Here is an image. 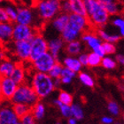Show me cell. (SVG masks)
<instances>
[{"label": "cell", "mask_w": 124, "mask_h": 124, "mask_svg": "<svg viewBox=\"0 0 124 124\" xmlns=\"http://www.w3.org/2000/svg\"><path fill=\"white\" fill-rule=\"evenodd\" d=\"M63 68H64V66L62 63H60L59 61L56 62V64L52 67V68L50 70V72L48 73L51 77H52L53 79H57V78L61 77V74L62 71H63Z\"/></svg>", "instance_id": "cell-31"}, {"label": "cell", "mask_w": 124, "mask_h": 124, "mask_svg": "<svg viewBox=\"0 0 124 124\" xmlns=\"http://www.w3.org/2000/svg\"><path fill=\"white\" fill-rule=\"evenodd\" d=\"M114 124H122V122H116Z\"/></svg>", "instance_id": "cell-47"}, {"label": "cell", "mask_w": 124, "mask_h": 124, "mask_svg": "<svg viewBox=\"0 0 124 124\" xmlns=\"http://www.w3.org/2000/svg\"><path fill=\"white\" fill-rule=\"evenodd\" d=\"M4 9L5 10V12L7 13L9 18H10V21L13 23H15L16 20H17V15H18V8L14 6L12 4H6L4 6Z\"/></svg>", "instance_id": "cell-29"}, {"label": "cell", "mask_w": 124, "mask_h": 124, "mask_svg": "<svg viewBox=\"0 0 124 124\" xmlns=\"http://www.w3.org/2000/svg\"><path fill=\"white\" fill-rule=\"evenodd\" d=\"M71 111H72V116L75 117L76 120L81 121L83 119L84 113H83V108L78 104H72L71 105Z\"/></svg>", "instance_id": "cell-33"}, {"label": "cell", "mask_w": 124, "mask_h": 124, "mask_svg": "<svg viewBox=\"0 0 124 124\" xmlns=\"http://www.w3.org/2000/svg\"><path fill=\"white\" fill-rule=\"evenodd\" d=\"M99 2H101V3H103L104 5L105 4H107V3H109V2H112V1H114V0H98Z\"/></svg>", "instance_id": "cell-46"}, {"label": "cell", "mask_w": 124, "mask_h": 124, "mask_svg": "<svg viewBox=\"0 0 124 124\" xmlns=\"http://www.w3.org/2000/svg\"><path fill=\"white\" fill-rule=\"evenodd\" d=\"M9 46L11 52H13L16 58H18L20 61L25 62L29 61L31 53V43L30 41H13L10 42Z\"/></svg>", "instance_id": "cell-7"}, {"label": "cell", "mask_w": 124, "mask_h": 124, "mask_svg": "<svg viewBox=\"0 0 124 124\" xmlns=\"http://www.w3.org/2000/svg\"><path fill=\"white\" fill-rule=\"evenodd\" d=\"M81 40L89 47V49L91 50V52L98 53L102 58L106 56L103 48V40L99 37L97 32L91 31L90 29L84 31L81 36Z\"/></svg>", "instance_id": "cell-6"}, {"label": "cell", "mask_w": 124, "mask_h": 124, "mask_svg": "<svg viewBox=\"0 0 124 124\" xmlns=\"http://www.w3.org/2000/svg\"><path fill=\"white\" fill-rule=\"evenodd\" d=\"M10 77L12 78L18 85L22 84V83H25L27 76H26V70H25L24 66H22V64H21V63L16 64L15 68H14L13 74L11 75Z\"/></svg>", "instance_id": "cell-20"}, {"label": "cell", "mask_w": 124, "mask_h": 124, "mask_svg": "<svg viewBox=\"0 0 124 124\" xmlns=\"http://www.w3.org/2000/svg\"><path fill=\"white\" fill-rule=\"evenodd\" d=\"M110 21L114 28L118 29L120 36H122V38H124V16H122V14L112 16Z\"/></svg>", "instance_id": "cell-23"}, {"label": "cell", "mask_w": 124, "mask_h": 124, "mask_svg": "<svg viewBox=\"0 0 124 124\" xmlns=\"http://www.w3.org/2000/svg\"><path fill=\"white\" fill-rule=\"evenodd\" d=\"M60 11L62 13H72V6H71V3L68 0H62L60 3Z\"/></svg>", "instance_id": "cell-39"}, {"label": "cell", "mask_w": 124, "mask_h": 124, "mask_svg": "<svg viewBox=\"0 0 124 124\" xmlns=\"http://www.w3.org/2000/svg\"><path fill=\"white\" fill-rule=\"evenodd\" d=\"M122 84H123V86H124V77L122 78Z\"/></svg>", "instance_id": "cell-48"}, {"label": "cell", "mask_w": 124, "mask_h": 124, "mask_svg": "<svg viewBox=\"0 0 124 124\" xmlns=\"http://www.w3.org/2000/svg\"><path fill=\"white\" fill-rule=\"evenodd\" d=\"M13 22H1L0 23V41L4 44H7L13 41Z\"/></svg>", "instance_id": "cell-16"}, {"label": "cell", "mask_w": 124, "mask_h": 124, "mask_svg": "<svg viewBox=\"0 0 124 124\" xmlns=\"http://www.w3.org/2000/svg\"><path fill=\"white\" fill-rule=\"evenodd\" d=\"M16 64L8 59H4L0 65V75L1 76H11L13 70L15 68Z\"/></svg>", "instance_id": "cell-22"}, {"label": "cell", "mask_w": 124, "mask_h": 124, "mask_svg": "<svg viewBox=\"0 0 124 124\" xmlns=\"http://www.w3.org/2000/svg\"><path fill=\"white\" fill-rule=\"evenodd\" d=\"M20 121L23 124H36V118L33 115V114L29 112L27 114H25L24 116L20 118Z\"/></svg>", "instance_id": "cell-38"}, {"label": "cell", "mask_w": 124, "mask_h": 124, "mask_svg": "<svg viewBox=\"0 0 124 124\" xmlns=\"http://www.w3.org/2000/svg\"><path fill=\"white\" fill-rule=\"evenodd\" d=\"M122 119H123V122H124V114H122Z\"/></svg>", "instance_id": "cell-50"}, {"label": "cell", "mask_w": 124, "mask_h": 124, "mask_svg": "<svg viewBox=\"0 0 124 124\" xmlns=\"http://www.w3.org/2000/svg\"><path fill=\"white\" fill-rule=\"evenodd\" d=\"M57 1H60V2H61V1H62V0H57Z\"/></svg>", "instance_id": "cell-51"}, {"label": "cell", "mask_w": 124, "mask_h": 124, "mask_svg": "<svg viewBox=\"0 0 124 124\" xmlns=\"http://www.w3.org/2000/svg\"><path fill=\"white\" fill-rule=\"evenodd\" d=\"M101 66L106 68V69L111 70L114 69L117 66V61L116 60L113 59L110 56H105V57L102 58V62H101Z\"/></svg>", "instance_id": "cell-32"}, {"label": "cell", "mask_w": 124, "mask_h": 124, "mask_svg": "<svg viewBox=\"0 0 124 124\" xmlns=\"http://www.w3.org/2000/svg\"><path fill=\"white\" fill-rule=\"evenodd\" d=\"M117 63H119L120 65L124 66V55L122 54H118L116 55V58H115Z\"/></svg>", "instance_id": "cell-43"}, {"label": "cell", "mask_w": 124, "mask_h": 124, "mask_svg": "<svg viewBox=\"0 0 124 124\" xmlns=\"http://www.w3.org/2000/svg\"><path fill=\"white\" fill-rule=\"evenodd\" d=\"M102 62V57L98 53L94 52H91L89 53L88 58V66L91 67H97L98 66H101Z\"/></svg>", "instance_id": "cell-30"}, {"label": "cell", "mask_w": 124, "mask_h": 124, "mask_svg": "<svg viewBox=\"0 0 124 124\" xmlns=\"http://www.w3.org/2000/svg\"><path fill=\"white\" fill-rule=\"evenodd\" d=\"M65 44H66V43L61 38L60 36L50 39L48 41V52L53 57L59 60V56H60V52L62 50L65 49Z\"/></svg>", "instance_id": "cell-15"}, {"label": "cell", "mask_w": 124, "mask_h": 124, "mask_svg": "<svg viewBox=\"0 0 124 124\" xmlns=\"http://www.w3.org/2000/svg\"><path fill=\"white\" fill-rule=\"evenodd\" d=\"M68 22H69V14L60 12L57 16H55L50 21V25L57 33L60 35L62 31L65 29V28L67 27Z\"/></svg>", "instance_id": "cell-14"}, {"label": "cell", "mask_w": 124, "mask_h": 124, "mask_svg": "<svg viewBox=\"0 0 124 124\" xmlns=\"http://www.w3.org/2000/svg\"><path fill=\"white\" fill-rule=\"evenodd\" d=\"M62 64L64 67L73 70L75 73H80L81 70H82V67H83V65L80 62L78 57L76 58L75 56H70V55L63 59Z\"/></svg>", "instance_id": "cell-19"}, {"label": "cell", "mask_w": 124, "mask_h": 124, "mask_svg": "<svg viewBox=\"0 0 124 124\" xmlns=\"http://www.w3.org/2000/svg\"><path fill=\"white\" fill-rule=\"evenodd\" d=\"M8 21H10V18L4 7H1L0 8V22H8Z\"/></svg>", "instance_id": "cell-41"}, {"label": "cell", "mask_w": 124, "mask_h": 124, "mask_svg": "<svg viewBox=\"0 0 124 124\" xmlns=\"http://www.w3.org/2000/svg\"><path fill=\"white\" fill-rule=\"evenodd\" d=\"M54 84H55V88L58 89L60 85L62 84L61 79L60 78H57V79H54Z\"/></svg>", "instance_id": "cell-45"}, {"label": "cell", "mask_w": 124, "mask_h": 124, "mask_svg": "<svg viewBox=\"0 0 124 124\" xmlns=\"http://www.w3.org/2000/svg\"><path fill=\"white\" fill-rule=\"evenodd\" d=\"M58 98L62 104H65V105L71 106L73 104V96L67 91H60L59 92V95H58Z\"/></svg>", "instance_id": "cell-34"}, {"label": "cell", "mask_w": 124, "mask_h": 124, "mask_svg": "<svg viewBox=\"0 0 124 124\" xmlns=\"http://www.w3.org/2000/svg\"><path fill=\"white\" fill-rule=\"evenodd\" d=\"M57 124H60V123H57Z\"/></svg>", "instance_id": "cell-52"}, {"label": "cell", "mask_w": 124, "mask_h": 124, "mask_svg": "<svg viewBox=\"0 0 124 124\" xmlns=\"http://www.w3.org/2000/svg\"><path fill=\"white\" fill-rule=\"evenodd\" d=\"M105 7L108 12L110 16H115L122 14L124 11V1L122 0H114L112 2L105 4Z\"/></svg>", "instance_id": "cell-18"}, {"label": "cell", "mask_w": 124, "mask_h": 124, "mask_svg": "<svg viewBox=\"0 0 124 124\" xmlns=\"http://www.w3.org/2000/svg\"><path fill=\"white\" fill-rule=\"evenodd\" d=\"M78 78H79V81L83 83V85L86 86V87H89V88H92L95 85V82H94V79L92 78L90 74L86 72H82L78 73Z\"/></svg>", "instance_id": "cell-27"}, {"label": "cell", "mask_w": 124, "mask_h": 124, "mask_svg": "<svg viewBox=\"0 0 124 124\" xmlns=\"http://www.w3.org/2000/svg\"><path fill=\"white\" fill-rule=\"evenodd\" d=\"M17 124H23V123H22V122H21V121H20V122H18V123H17Z\"/></svg>", "instance_id": "cell-49"}, {"label": "cell", "mask_w": 124, "mask_h": 124, "mask_svg": "<svg viewBox=\"0 0 124 124\" xmlns=\"http://www.w3.org/2000/svg\"><path fill=\"white\" fill-rule=\"evenodd\" d=\"M12 106H13V111L15 112V114H17L19 118H21L25 114L31 112L30 106L24 105V104H12Z\"/></svg>", "instance_id": "cell-28"}, {"label": "cell", "mask_w": 124, "mask_h": 124, "mask_svg": "<svg viewBox=\"0 0 124 124\" xmlns=\"http://www.w3.org/2000/svg\"><path fill=\"white\" fill-rule=\"evenodd\" d=\"M83 3L91 28L93 29L105 28L111 18L105 5L98 0H83Z\"/></svg>", "instance_id": "cell-2"}, {"label": "cell", "mask_w": 124, "mask_h": 124, "mask_svg": "<svg viewBox=\"0 0 124 124\" xmlns=\"http://www.w3.org/2000/svg\"><path fill=\"white\" fill-rule=\"evenodd\" d=\"M78 120H76L75 117H69V118H67V124H77Z\"/></svg>", "instance_id": "cell-44"}, {"label": "cell", "mask_w": 124, "mask_h": 124, "mask_svg": "<svg viewBox=\"0 0 124 124\" xmlns=\"http://www.w3.org/2000/svg\"><path fill=\"white\" fill-rule=\"evenodd\" d=\"M103 48L106 55L114 54L116 52V47H115L114 44L110 43V42H103Z\"/></svg>", "instance_id": "cell-37"}, {"label": "cell", "mask_w": 124, "mask_h": 124, "mask_svg": "<svg viewBox=\"0 0 124 124\" xmlns=\"http://www.w3.org/2000/svg\"><path fill=\"white\" fill-rule=\"evenodd\" d=\"M90 29L92 28L88 16L71 13L69 14V22L61 32L60 36L67 44L79 39L84 31Z\"/></svg>", "instance_id": "cell-1"}, {"label": "cell", "mask_w": 124, "mask_h": 124, "mask_svg": "<svg viewBox=\"0 0 124 124\" xmlns=\"http://www.w3.org/2000/svg\"><path fill=\"white\" fill-rule=\"evenodd\" d=\"M58 60L54 58L49 52L43 54L36 60L31 62V66L34 71L41 73H49L52 67L56 64Z\"/></svg>", "instance_id": "cell-9"}, {"label": "cell", "mask_w": 124, "mask_h": 124, "mask_svg": "<svg viewBox=\"0 0 124 124\" xmlns=\"http://www.w3.org/2000/svg\"><path fill=\"white\" fill-rule=\"evenodd\" d=\"M18 84L10 76H1L0 79V95L4 102H10L18 88Z\"/></svg>", "instance_id": "cell-11"}, {"label": "cell", "mask_w": 124, "mask_h": 124, "mask_svg": "<svg viewBox=\"0 0 124 124\" xmlns=\"http://www.w3.org/2000/svg\"><path fill=\"white\" fill-rule=\"evenodd\" d=\"M31 53L29 62L34 61L37 58L48 52V41L42 34L38 33L31 39Z\"/></svg>", "instance_id": "cell-8"}, {"label": "cell", "mask_w": 124, "mask_h": 124, "mask_svg": "<svg viewBox=\"0 0 124 124\" xmlns=\"http://www.w3.org/2000/svg\"><path fill=\"white\" fill-rule=\"evenodd\" d=\"M30 85L38 95L40 99L47 98L56 89L54 79L51 77V75L48 73L36 72V71L32 75Z\"/></svg>", "instance_id": "cell-3"}, {"label": "cell", "mask_w": 124, "mask_h": 124, "mask_svg": "<svg viewBox=\"0 0 124 124\" xmlns=\"http://www.w3.org/2000/svg\"><path fill=\"white\" fill-rule=\"evenodd\" d=\"M95 30L98 33V36H99V37L103 40V42H110V43H113V44H116L117 42L122 38V36H120V34L109 33L106 30H105L104 28L97 29Z\"/></svg>", "instance_id": "cell-21"}, {"label": "cell", "mask_w": 124, "mask_h": 124, "mask_svg": "<svg viewBox=\"0 0 124 124\" xmlns=\"http://www.w3.org/2000/svg\"><path fill=\"white\" fill-rule=\"evenodd\" d=\"M38 33L37 29L29 25L15 23L13 27V41H31V39Z\"/></svg>", "instance_id": "cell-10"}, {"label": "cell", "mask_w": 124, "mask_h": 124, "mask_svg": "<svg viewBox=\"0 0 124 124\" xmlns=\"http://www.w3.org/2000/svg\"><path fill=\"white\" fill-rule=\"evenodd\" d=\"M122 1H124V0H122Z\"/></svg>", "instance_id": "cell-53"}, {"label": "cell", "mask_w": 124, "mask_h": 124, "mask_svg": "<svg viewBox=\"0 0 124 124\" xmlns=\"http://www.w3.org/2000/svg\"><path fill=\"white\" fill-rule=\"evenodd\" d=\"M83 43L82 40H75V41L67 43L65 45V52L67 55L70 56H78L83 52Z\"/></svg>", "instance_id": "cell-17"}, {"label": "cell", "mask_w": 124, "mask_h": 124, "mask_svg": "<svg viewBox=\"0 0 124 124\" xmlns=\"http://www.w3.org/2000/svg\"><path fill=\"white\" fill-rule=\"evenodd\" d=\"M36 1H37V0H36Z\"/></svg>", "instance_id": "cell-54"}, {"label": "cell", "mask_w": 124, "mask_h": 124, "mask_svg": "<svg viewBox=\"0 0 124 124\" xmlns=\"http://www.w3.org/2000/svg\"><path fill=\"white\" fill-rule=\"evenodd\" d=\"M68 1L71 3L72 13L87 16V12H86L85 6H84L83 0H68Z\"/></svg>", "instance_id": "cell-25"}, {"label": "cell", "mask_w": 124, "mask_h": 124, "mask_svg": "<svg viewBox=\"0 0 124 124\" xmlns=\"http://www.w3.org/2000/svg\"><path fill=\"white\" fill-rule=\"evenodd\" d=\"M31 113L33 114L36 121H41L45 115V106L44 103L38 101L35 106L31 107Z\"/></svg>", "instance_id": "cell-24"}, {"label": "cell", "mask_w": 124, "mask_h": 124, "mask_svg": "<svg viewBox=\"0 0 124 124\" xmlns=\"http://www.w3.org/2000/svg\"><path fill=\"white\" fill-rule=\"evenodd\" d=\"M39 99L38 95L34 91L32 86L22 83L18 86L10 102L11 104H24L32 107L38 102Z\"/></svg>", "instance_id": "cell-5"}, {"label": "cell", "mask_w": 124, "mask_h": 124, "mask_svg": "<svg viewBox=\"0 0 124 124\" xmlns=\"http://www.w3.org/2000/svg\"><path fill=\"white\" fill-rule=\"evenodd\" d=\"M58 108L60 109V112L61 115L65 118H69L72 116V111H71V106L69 105H65V104H61Z\"/></svg>", "instance_id": "cell-36"}, {"label": "cell", "mask_w": 124, "mask_h": 124, "mask_svg": "<svg viewBox=\"0 0 124 124\" xmlns=\"http://www.w3.org/2000/svg\"><path fill=\"white\" fill-rule=\"evenodd\" d=\"M107 109L109 113L114 115V116H118L120 114V106L115 101H109L107 104Z\"/></svg>", "instance_id": "cell-35"}, {"label": "cell", "mask_w": 124, "mask_h": 124, "mask_svg": "<svg viewBox=\"0 0 124 124\" xmlns=\"http://www.w3.org/2000/svg\"><path fill=\"white\" fill-rule=\"evenodd\" d=\"M20 118L13 111V106L4 105L0 110V124H17Z\"/></svg>", "instance_id": "cell-13"}, {"label": "cell", "mask_w": 124, "mask_h": 124, "mask_svg": "<svg viewBox=\"0 0 124 124\" xmlns=\"http://www.w3.org/2000/svg\"><path fill=\"white\" fill-rule=\"evenodd\" d=\"M60 3L57 0H37L35 10L40 21L42 22L51 21L57 16L61 12Z\"/></svg>", "instance_id": "cell-4"}, {"label": "cell", "mask_w": 124, "mask_h": 124, "mask_svg": "<svg viewBox=\"0 0 124 124\" xmlns=\"http://www.w3.org/2000/svg\"><path fill=\"white\" fill-rule=\"evenodd\" d=\"M39 18L36 10H32L30 8L21 6L18 7V15L15 23L23 24V25H29L35 28V22L36 19Z\"/></svg>", "instance_id": "cell-12"}, {"label": "cell", "mask_w": 124, "mask_h": 124, "mask_svg": "<svg viewBox=\"0 0 124 124\" xmlns=\"http://www.w3.org/2000/svg\"><path fill=\"white\" fill-rule=\"evenodd\" d=\"M88 58L89 53H85V52H82L80 55H78V59L82 63L83 67H88Z\"/></svg>", "instance_id": "cell-40"}, {"label": "cell", "mask_w": 124, "mask_h": 124, "mask_svg": "<svg viewBox=\"0 0 124 124\" xmlns=\"http://www.w3.org/2000/svg\"><path fill=\"white\" fill-rule=\"evenodd\" d=\"M101 122L103 124H113L114 123V118L110 116H104L101 119Z\"/></svg>", "instance_id": "cell-42"}, {"label": "cell", "mask_w": 124, "mask_h": 124, "mask_svg": "<svg viewBox=\"0 0 124 124\" xmlns=\"http://www.w3.org/2000/svg\"><path fill=\"white\" fill-rule=\"evenodd\" d=\"M76 74H77V73L74 72L73 70L64 67L63 71H62V74H61V77H60L62 84H70V83H72L73 79L75 77Z\"/></svg>", "instance_id": "cell-26"}]
</instances>
